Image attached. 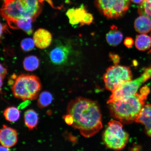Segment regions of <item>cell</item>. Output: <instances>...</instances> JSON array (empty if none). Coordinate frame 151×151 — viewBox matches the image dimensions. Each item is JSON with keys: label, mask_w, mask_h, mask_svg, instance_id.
<instances>
[{"label": "cell", "mask_w": 151, "mask_h": 151, "mask_svg": "<svg viewBox=\"0 0 151 151\" xmlns=\"http://www.w3.org/2000/svg\"><path fill=\"white\" fill-rule=\"evenodd\" d=\"M67 110L68 114L73 118L72 126L85 137L93 136L103 127L101 110L96 101L77 98L70 101Z\"/></svg>", "instance_id": "obj_1"}, {"label": "cell", "mask_w": 151, "mask_h": 151, "mask_svg": "<svg viewBox=\"0 0 151 151\" xmlns=\"http://www.w3.org/2000/svg\"><path fill=\"white\" fill-rule=\"evenodd\" d=\"M150 92L148 86L143 87L139 93L118 99H109L107 104L113 118L124 123L136 122Z\"/></svg>", "instance_id": "obj_2"}, {"label": "cell", "mask_w": 151, "mask_h": 151, "mask_svg": "<svg viewBox=\"0 0 151 151\" xmlns=\"http://www.w3.org/2000/svg\"><path fill=\"white\" fill-rule=\"evenodd\" d=\"M41 88L38 77L33 75L22 74L15 80L12 90L15 97L25 101L37 99Z\"/></svg>", "instance_id": "obj_3"}, {"label": "cell", "mask_w": 151, "mask_h": 151, "mask_svg": "<svg viewBox=\"0 0 151 151\" xmlns=\"http://www.w3.org/2000/svg\"><path fill=\"white\" fill-rule=\"evenodd\" d=\"M103 138L104 143L107 148L119 151L125 147L129 137L120 122L111 120L104 132Z\"/></svg>", "instance_id": "obj_4"}, {"label": "cell", "mask_w": 151, "mask_h": 151, "mask_svg": "<svg viewBox=\"0 0 151 151\" xmlns=\"http://www.w3.org/2000/svg\"><path fill=\"white\" fill-rule=\"evenodd\" d=\"M132 77L129 68L116 65L107 69L104 75L103 80L106 88L113 92L124 83L132 80Z\"/></svg>", "instance_id": "obj_5"}, {"label": "cell", "mask_w": 151, "mask_h": 151, "mask_svg": "<svg viewBox=\"0 0 151 151\" xmlns=\"http://www.w3.org/2000/svg\"><path fill=\"white\" fill-rule=\"evenodd\" d=\"M96 8L108 19H118L123 16L129 9L131 0H95Z\"/></svg>", "instance_id": "obj_6"}, {"label": "cell", "mask_w": 151, "mask_h": 151, "mask_svg": "<svg viewBox=\"0 0 151 151\" xmlns=\"http://www.w3.org/2000/svg\"><path fill=\"white\" fill-rule=\"evenodd\" d=\"M28 9L26 0H4L0 14L10 27L15 21L25 17Z\"/></svg>", "instance_id": "obj_7"}, {"label": "cell", "mask_w": 151, "mask_h": 151, "mask_svg": "<svg viewBox=\"0 0 151 151\" xmlns=\"http://www.w3.org/2000/svg\"><path fill=\"white\" fill-rule=\"evenodd\" d=\"M151 78V66L145 70L140 77L124 83L112 92L109 99H122L134 95L143 83Z\"/></svg>", "instance_id": "obj_8"}, {"label": "cell", "mask_w": 151, "mask_h": 151, "mask_svg": "<svg viewBox=\"0 0 151 151\" xmlns=\"http://www.w3.org/2000/svg\"><path fill=\"white\" fill-rule=\"evenodd\" d=\"M69 19L70 23L72 25L80 24V26L90 25L93 20V16L88 12L84 5L77 8L69 9L66 13Z\"/></svg>", "instance_id": "obj_9"}, {"label": "cell", "mask_w": 151, "mask_h": 151, "mask_svg": "<svg viewBox=\"0 0 151 151\" xmlns=\"http://www.w3.org/2000/svg\"><path fill=\"white\" fill-rule=\"evenodd\" d=\"M71 49L67 45H58L51 51L49 56L50 61L54 65H63L67 61Z\"/></svg>", "instance_id": "obj_10"}, {"label": "cell", "mask_w": 151, "mask_h": 151, "mask_svg": "<svg viewBox=\"0 0 151 151\" xmlns=\"http://www.w3.org/2000/svg\"><path fill=\"white\" fill-rule=\"evenodd\" d=\"M17 141L18 134L16 130L3 125L0 129V143L1 145L11 148L16 145Z\"/></svg>", "instance_id": "obj_11"}, {"label": "cell", "mask_w": 151, "mask_h": 151, "mask_svg": "<svg viewBox=\"0 0 151 151\" xmlns=\"http://www.w3.org/2000/svg\"><path fill=\"white\" fill-rule=\"evenodd\" d=\"M33 40L35 46L38 48L44 49L50 46L52 40V36L48 30L39 28L34 33Z\"/></svg>", "instance_id": "obj_12"}, {"label": "cell", "mask_w": 151, "mask_h": 151, "mask_svg": "<svg viewBox=\"0 0 151 151\" xmlns=\"http://www.w3.org/2000/svg\"><path fill=\"white\" fill-rule=\"evenodd\" d=\"M136 122L144 126L146 134L151 137V104L145 105Z\"/></svg>", "instance_id": "obj_13"}, {"label": "cell", "mask_w": 151, "mask_h": 151, "mask_svg": "<svg viewBox=\"0 0 151 151\" xmlns=\"http://www.w3.org/2000/svg\"><path fill=\"white\" fill-rule=\"evenodd\" d=\"M34 22L30 17H23L15 21L10 27L14 29H21L28 35L32 33V23Z\"/></svg>", "instance_id": "obj_14"}, {"label": "cell", "mask_w": 151, "mask_h": 151, "mask_svg": "<svg viewBox=\"0 0 151 151\" xmlns=\"http://www.w3.org/2000/svg\"><path fill=\"white\" fill-rule=\"evenodd\" d=\"M134 26L138 32L147 34L151 30V20L146 16L140 15L136 19Z\"/></svg>", "instance_id": "obj_15"}, {"label": "cell", "mask_w": 151, "mask_h": 151, "mask_svg": "<svg viewBox=\"0 0 151 151\" xmlns=\"http://www.w3.org/2000/svg\"><path fill=\"white\" fill-rule=\"evenodd\" d=\"M28 4V9L25 17H30L34 21L40 14L42 9V0H26Z\"/></svg>", "instance_id": "obj_16"}, {"label": "cell", "mask_w": 151, "mask_h": 151, "mask_svg": "<svg viewBox=\"0 0 151 151\" xmlns=\"http://www.w3.org/2000/svg\"><path fill=\"white\" fill-rule=\"evenodd\" d=\"M123 35L116 26H111L110 31L106 35V40L108 44L112 46H116L122 42Z\"/></svg>", "instance_id": "obj_17"}, {"label": "cell", "mask_w": 151, "mask_h": 151, "mask_svg": "<svg viewBox=\"0 0 151 151\" xmlns=\"http://www.w3.org/2000/svg\"><path fill=\"white\" fill-rule=\"evenodd\" d=\"M24 119L25 125L30 130L37 127L39 117L37 113L32 109L26 111L24 113Z\"/></svg>", "instance_id": "obj_18"}, {"label": "cell", "mask_w": 151, "mask_h": 151, "mask_svg": "<svg viewBox=\"0 0 151 151\" xmlns=\"http://www.w3.org/2000/svg\"><path fill=\"white\" fill-rule=\"evenodd\" d=\"M135 46L138 50L145 51L151 47V37L144 34L137 35L135 39Z\"/></svg>", "instance_id": "obj_19"}, {"label": "cell", "mask_w": 151, "mask_h": 151, "mask_svg": "<svg viewBox=\"0 0 151 151\" xmlns=\"http://www.w3.org/2000/svg\"><path fill=\"white\" fill-rule=\"evenodd\" d=\"M39 60L37 57L31 55L24 58L23 61V67L26 70L32 71L36 70L39 67Z\"/></svg>", "instance_id": "obj_20"}, {"label": "cell", "mask_w": 151, "mask_h": 151, "mask_svg": "<svg viewBox=\"0 0 151 151\" xmlns=\"http://www.w3.org/2000/svg\"><path fill=\"white\" fill-rule=\"evenodd\" d=\"M3 114L7 121L10 122H14L19 119L20 113V111L17 107L11 106L5 109Z\"/></svg>", "instance_id": "obj_21"}, {"label": "cell", "mask_w": 151, "mask_h": 151, "mask_svg": "<svg viewBox=\"0 0 151 151\" xmlns=\"http://www.w3.org/2000/svg\"><path fill=\"white\" fill-rule=\"evenodd\" d=\"M52 96L50 92L43 91L40 94L37 105L40 108H44L50 105L52 103Z\"/></svg>", "instance_id": "obj_22"}, {"label": "cell", "mask_w": 151, "mask_h": 151, "mask_svg": "<svg viewBox=\"0 0 151 151\" xmlns=\"http://www.w3.org/2000/svg\"><path fill=\"white\" fill-rule=\"evenodd\" d=\"M138 12L140 15H144L151 20V0H143L139 5Z\"/></svg>", "instance_id": "obj_23"}, {"label": "cell", "mask_w": 151, "mask_h": 151, "mask_svg": "<svg viewBox=\"0 0 151 151\" xmlns=\"http://www.w3.org/2000/svg\"><path fill=\"white\" fill-rule=\"evenodd\" d=\"M35 46L33 40L30 38L22 40L21 43V47L22 50L26 52L32 50Z\"/></svg>", "instance_id": "obj_24"}, {"label": "cell", "mask_w": 151, "mask_h": 151, "mask_svg": "<svg viewBox=\"0 0 151 151\" xmlns=\"http://www.w3.org/2000/svg\"><path fill=\"white\" fill-rule=\"evenodd\" d=\"M109 57L110 58L115 65H117L120 61V58L118 55L110 53L109 54Z\"/></svg>", "instance_id": "obj_25"}, {"label": "cell", "mask_w": 151, "mask_h": 151, "mask_svg": "<svg viewBox=\"0 0 151 151\" xmlns=\"http://www.w3.org/2000/svg\"><path fill=\"white\" fill-rule=\"evenodd\" d=\"M124 44L127 48H131L134 43V41L132 38L130 37H126L124 41Z\"/></svg>", "instance_id": "obj_26"}, {"label": "cell", "mask_w": 151, "mask_h": 151, "mask_svg": "<svg viewBox=\"0 0 151 151\" xmlns=\"http://www.w3.org/2000/svg\"><path fill=\"white\" fill-rule=\"evenodd\" d=\"M7 73V70L0 63V74H1L4 78H5Z\"/></svg>", "instance_id": "obj_27"}, {"label": "cell", "mask_w": 151, "mask_h": 151, "mask_svg": "<svg viewBox=\"0 0 151 151\" xmlns=\"http://www.w3.org/2000/svg\"><path fill=\"white\" fill-rule=\"evenodd\" d=\"M5 28L4 26L0 22V38L2 36Z\"/></svg>", "instance_id": "obj_28"}, {"label": "cell", "mask_w": 151, "mask_h": 151, "mask_svg": "<svg viewBox=\"0 0 151 151\" xmlns=\"http://www.w3.org/2000/svg\"><path fill=\"white\" fill-rule=\"evenodd\" d=\"M0 151H10L8 148L4 146H0Z\"/></svg>", "instance_id": "obj_29"}, {"label": "cell", "mask_w": 151, "mask_h": 151, "mask_svg": "<svg viewBox=\"0 0 151 151\" xmlns=\"http://www.w3.org/2000/svg\"><path fill=\"white\" fill-rule=\"evenodd\" d=\"M133 2L136 4H141L143 0H131Z\"/></svg>", "instance_id": "obj_30"}, {"label": "cell", "mask_w": 151, "mask_h": 151, "mask_svg": "<svg viewBox=\"0 0 151 151\" xmlns=\"http://www.w3.org/2000/svg\"><path fill=\"white\" fill-rule=\"evenodd\" d=\"M4 78L0 74V86H2L3 85V80Z\"/></svg>", "instance_id": "obj_31"}, {"label": "cell", "mask_w": 151, "mask_h": 151, "mask_svg": "<svg viewBox=\"0 0 151 151\" xmlns=\"http://www.w3.org/2000/svg\"><path fill=\"white\" fill-rule=\"evenodd\" d=\"M1 86H0V92L1 91Z\"/></svg>", "instance_id": "obj_32"}, {"label": "cell", "mask_w": 151, "mask_h": 151, "mask_svg": "<svg viewBox=\"0 0 151 151\" xmlns=\"http://www.w3.org/2000/svg\"></svg>", "instance_id": "obj_33"}]
</instances>
